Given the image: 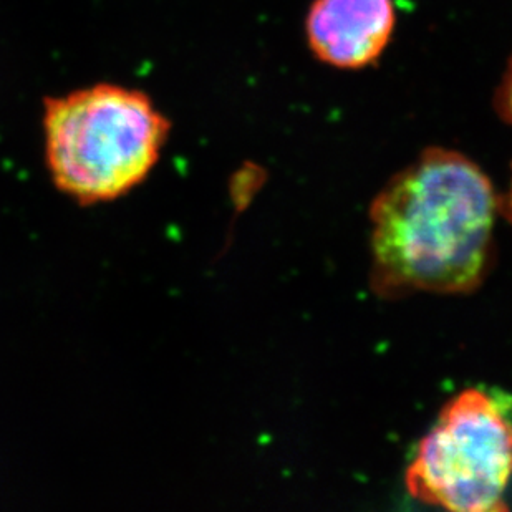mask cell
<instances>
[{"label":"cell","mask_w":512,"mask_h":512,"mask_svg":"<svg viewBox=\"0 0 512 512\" xmlns=\"http://www.w3.org/2000/svg\"><path fill=\"white\" fill-rule=\"evenodd\" d=\"M499 206L474 161L458 151L426 150L373 201V289L390 299L476 289L488 274Z\"/></svg>","instance_id":"6da1fadb"},{"label":"cell","mask_w":512,"mask_h":512,"mask_svg":"<svg viewBox=\"0 0 512 512\" xmlns=\"http://www.w3.org/2000/svg\"><path fill=\"white\" fill-rule=\"evenodd\" d=\"M171 125L146 93L100 83L50 98L45 163L60 193L82 206L113 203L160 161Z\"/></svg>","instance_id":"7a4b0ae2"},{"label":"cell","mask_w":512,"mask_h":512,"mask_svg":"<svg viewBox=\"0 0 512 512\" xmlns=\"http://www.w3.org/2000/svg\"><path fill=\"white\" fill-rule=\"evenodd\" d=\"M512 476V421L496 398L466 390L443 408L406 471L421 503L456 512L504 511Z\"/></svg>","instance_id":"3957f363"},{"label":"cell","mask_w":512,"mask_h":512,"mask_svg":"<svg viewBox=\"0 0 512 512\" xmlns=\"http://www.w3.org/2000/svg\"><path fill=\"white\" fill-rule=\"evenodd\" d=\"M395 22L393 0H315L305 34L320 62L357 70L377 62L385 52Z\"/></svg>","instance_id":"277c9868"},{"label":"cell","mask_w":512,"mask_h":512,"mask_svg":"<svg viewBox=\"0 0 512 512\" xmlns=\"http://www.w3.org/2000/svg\"><path fill=\"white\" fill-rule=\"evenodd\" d=\"M496 107H498L499 115L503 116L504 120L512 123V58L498 88Z\"/></svg>","instance_id":"5b68a950"},{"label":"cell","mask_w":512,"mask_h":512,"mask_svg":"<svg viewBox=\"0 0 512 512\" xmlns=\"http://www.w3.org/2000/svg\"><path fill=\"white\" fill-rule=\"evenodd\" d=\"M504 209H506V214H508L509 221L512 223V178L511 184H509L508 196L504 199Z\"/></svg>","instance_id":"8992f818"}]
</instances>
